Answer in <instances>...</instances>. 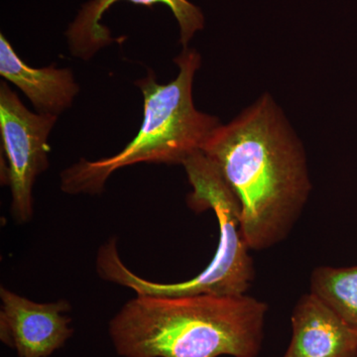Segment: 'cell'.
Returning a JSON list of instances; mask_svg holds the SVG:
<instances>
[{"label":"cell","instance_id":"cell-4","mask_svg":"<svg viewBox=\"0 0 357 357\" xmlns=\"http://www.w3.org/2000/svg\"><path fill=\"white\" fill-rule=\"evenodd\" d=\"M183 165L192 187L188 197L190 206L198 211L210 208L220 225V241L210 264L190 280L171 284L146 280L126 266L116 239L112 238L98 250L96 270L100 278L132 289L137 295H244L255 278V267L241 229L238 202L202 151L185 160Z\"/></svg>","mask_w":357,"mask_h":357},{"label":"cell","instance_id":"cell-7","mask_svg":"<svg viewBox=\"0 0 357 357\" xmlns=\"http://www.w3.org/2000/svg\"><path fill=\"white\" fill-rule=\"evenodd\" d=\"M283 357H357V333L314 293L298 301Z\"/></svg>","mask_w":357,"mask_h":357},{"label":"cell","instance_id":"cell-1","mask_svg":"<svg viewBox=\"0 0 357 357\" xmlns=\"http://www.w3.org/2000/svg\"><path fill=\"white\" fill-rule=\"evenodd\" d=\"M202 153L238 202L250 250L271 248L288 236L311 184L304 151L269 96L215 128Z\"/></svg>","mask_w":357,"mask_h":357},{"label":"cell","instance_id":"cell-2","mask_svg":"<svg viewBox=\"0 0 357 357\" xmlns=\"http://www.w3.org/2000/svg\"><path fill=\"white\" fill-rule=\"evenodd\" d=\"M268 306L250 296L137 295L109 321L121 357H258Z\"/></svg>","mask_w":357,"mask_h":357},{"label":"cell","instance_id":"cell-8","mask_svg":"<svg viewBox=\"0 0 357 357\" xmlns=\"http://www.w3.org/2000/svg\"><path fill=\"white\" fill-rule=\"evenodd\" d=\"M119 0H89L82 6L76 20L68 28L67 39L70 50L75 57L89 60L114 41L109 28L100 24L102 15ZM135 4L152 6L163 3L172 10L180 26V42L184 48L195 34L203 29L204 14L201 9L188 0H128Z\"/></svg>","mask_w":357,"mask_h":357},{"label":"cell","instance_id":"cell-6","mask_svg":"<svg viewBox=\"0 0 357 357\" xmlns=\"http://www.w3.org/2000/svg\"><path fill=\"white\" fill-rule=\"evenodd\" d=\"M0 340L17 357H49L74 333L68 301L38 303L0 288Z\"/></svg>","mask_w":357,"mask_h":357},{"label":"cell","instance_id":"cell-9","mask_svg":"<svg viewBox=\"0 0 357 357\" xmlns=\"http://www.w3.org/2000/svg\"><path fill=\"white\" fill-rule=\"evenodd\" d=\"M0 75L20 88L41 114L59 116L79 93L70 70L30 67L18 57L3 34L0 35Z\"/></svg>","mask_w":357,"mask_h":357},{"label":"cell","instance_id":"cell-10","mask_svg":"<svg viewBox=\"0 0 357 357\" xmlns=\"http://www.w3.org/2000/svg\"><path fill=\"white\" fill-rule=\"evenodd\" d=\"M311 292L357 333V266H321L312 271Z\"/></svg>","mask_w":357,"mask_h":357},{"label":"cell","instance_id":"cell-3","mask_svg":"<svg viewBox=\"0 0 357 357\" xmlns=\"http://www.w3.org/2000/svg\"><path fill=\"white\" fill-rule=\"evenodd\" d=\"M178 77L157 83L153 73L136 82L144 98V117L135 138L114 156L81 159L61 174V189L70 195L100 194L112 173L138 163L184 164L202 151L220 126L217 117L199 112L192 102V82L201 56L187 47L175 59Z\"/></svg>","mask_w":357,"mask_h":357},{"label":"cell","instance_id":"cell-5","mask_svg":"<svg viewBox=\"0 0 357 357\" xmlns=\"http://www.w3.org/2000/svg\"><path fill=\"white\" fill-rule=\"evenodd\" d=\"M58 116L34 114L6 83L0 84V132L6 165L1 177L10 187L11 215L26 223L33 215L32 189L49 166V134Z\"/></svg>","mask_w":357,"mask_h":357}]
</instances>
